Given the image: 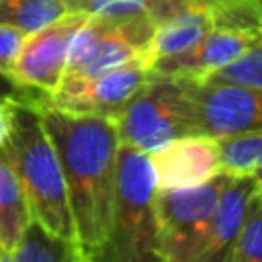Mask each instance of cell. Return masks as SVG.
Wrapping results in <instances>:
<instances>
[{
    "label": "cell",
    "instance_id": "cell-1",
    "mask_svg": "<svg viewBox=\"0 0 262 262\" xmlns=\"http://www.w3.org/2000/svg\"><path fill=\"white\" fill-rule=\"evenodd\" d=\"M27 96L39 111L41 123L55 147L76 244L88 256L102 244L111 221L119 156L115 121L49 106L41 100L43 94L37 92H27Z\"/></svg>",
    "mask_w": 262,
    "mask_h": 262
},
{
    "label": "cell",
    "instance_id": "cell-2",
    "mask_svg": "<svg viewBox=\"0 0 262 262\" xmlns=\"http://www.w3.org/2000/svg\"><path fill=\"white\" fill-rule=\"evenodd\" d=\"M0 154L25 192L31 219L49 233L76 242L68 190L55 147L41 123L39 111L25 90L18 94L14 125Z\"/></svg>",
    "mask_w": 262,
    "mask_h": 262
},
{
    "label": "cell",
    "instance_id": "cell-3",
    "mask_svg": "<svg viewBox=\"0 0 262 262\" xmlns=\"http://www.w3.org/2000/svg\"><path fill=\"white\" fill-rule=\"evenodd\" d=\"M156 188L149 158L135 147L119 143L111 221L102 244L86 256L88 262H164Z\"/></svg>",
    "mask_w": 262,
    "mask_h": 262
},
{
    "label": "cell",
    "instance_id": "cell-4",
    "mask_svg": "<svg viewBox=\"0 0 262 262\" xmlns=\"http://www.w3.org/2000/svg\"><path fill=\"white\" fill-rule=\"evenodd\" d=\"M119 143L149 156L172 139L199 135L190 78L149 72L115 119Z\"/></svg>",
    "mask_w": 262,
    "mask_h": 262
},
{
    "label": "cell",
    "instance_id": "cell-5",
    "mask_svg": "<svg viewBox=\"0 0 262 262\" xmlns=\"http://www.w3.org/2000/svg\"><path fill=\"white\" fill-rule=\"evenodd\" d=\"M154 33L156 20L151 16L102 18L88 14L72 41L61 82L86 80L141 55L151 57Z\"/></svg>",
    "mask_w": 262,
    "mask_h": 262
},
{
    "label": "cell",
    "instance_id": "cell-6",
    "mask_svg": "<svg viewBox=\"0 0 262 262\" xmlns=\"http://www.w3.org/2000/svg\"><path fill=\"white\" fill-rule=\"evenodd\" d=\"M231 174L219 172L190 188H156L160 250L164 262H188L201 246Z\"/></svg>",
    "mask_w": 262,
    "mask_h": 262
},
{
    "label": "cell",
    "instance_id": "cell-7",
    "mask_svg": "<svg viewBox=\"0 0 262 262\" xmlns=\"http://www.w3.org/2000/svg\"><path fill=\"white\" fill-rule=\"evenodd\" d=\"M151 72V57L141 55L119 68L102 72L86 80H68L57 86L49 96H41L49 106L78 113L117 119L131 96L141 88Z\"/></svg>",
    "mask_w": 262,
    "mask_h": 262
},
{
    "label": "cell",
    "instance_id": "cell-8",
    "mask_svg": "<svg viewBox=\"0 0 262 262\" xmlns=\"http://www.w3.org/2000/svg\"><path fill=\"white\" fill-rule=\"evenodd\" d=\"M88 14L82 10H70L51 25L29 35L16 63L12 70V84L20 90L37 92L49 96L57 90L72 41L80 27L86 23Z\"/></svg>",
    "mask_w": 262,
    "mask_h": 262
},
{
    "label": "cell",
    "instance_id": "cell-9",
    "mask_svg": "<svg viewBox=\"0 0 262 262\" xmlns=\"http://www.w3.org/2000/svg\"><path fill=\"white\" fill-rule=\"evenodd\" d=\"M199 135L213 139L262 129V86L190 80Z\"/></svg>",
    "mask_w": 262,
    "mask_h": 262
},
{
    "label": "cell",
    "instance_id": "cell-10",
    "mask_svg": "<svg viewBox=\"0 0 262 262\" xmlns=\"http://www.w3.org/2000/svg\"><path fill=\"white\" fill-rule=\"evenodd\" d=\"M260 37H262V25L260 27L215 25L192 47L180 53L156 59L151 63V72L190 78V80H205L217 70L231 63L237 55H242L248 47H252Z\"/></svg>",
    "mask_w": 262,
    "mask_h": 262
},
{
    "label": "cell",
    "instance_id": "cell-11",
    "mask_svg": "<svg viewBox=\"0 0 262 262\" xmlns=\"http://www.w3.org/2000/svg\"><path fill=\"white\" fill-rule=\"evenodd\" d=\"M158 188H190L221 172L219 143L207 135L172 139L149 156Z\"/></svg>",
    "mask_w": 262,
    "mask_h": 262
},
{
    "label": "cell",
    "instance_id": "cell-12",
    "mask_svg": "<svg viewBox=\"0 0 262 262\" xmlns=\"http://www.w3.org/2000/svg\"><path fill=\"white\" fill-rule=\"evenodd\" d=\"M256 192L258 184L252 174L231 176L201 246L188 262H227Z\"/></svg>",
    "mask_w": 262,
    "mask_h": 262
},
{
    "label": "cell",
    "instance_id": "cell-13",
    "mask_svg": "<svg viewBox=\"0 0 262 262\" xmlns=\"http://www.w3.org/2000/svg\"><path fill=\"white\" fill-rule=\"evenodd\" d=\"M215 27V16L209 6L186 4L176 12L168 14L156 25L151 39V63L160 57H168L192 47Z\"/></svg>",
    "mask_w": 262,
    "mask_h": 262
},
{
    "label": "cell",
    "instance_id": "cell-14",
    "mask_svg": "<svg viewBox=\"0 0 262 262\" xmlns=\"http://www.w3.org/2000/svg\"><path fill=\"white\" fill-rule=\"evenodd\" d=\"M31 221L25 192L0 154V252L12 254Z\"/></svg>",
    "mask_w": 262,
    "mask_h": 262
},
{
    "label": "cell",
    "instance_id": "cell-15",
    "mask_svg": "<svg viewBox=\"0 0 262 262\" xmlns=\"http://www.w3.org/2000/svg\"><path fill=\"white\" fill-rule=\"evenodd\" d=\"M12 256L14 262H88L74 239L53 235L35 221L25 229Z\"/></svg>",
    "mask_w": 262,
    "mask_h": 262
},
{
    "label": "cell",
    "instance_id": "cell-16",
    "mask_svg": "<svg viewBox=\"0 0 262 262\" xmlns=\"http://www.w3.org/2000/svg\"><path fill=\"white\" fill-rule=\"evenodd\" d=\"M194 4L190 0H82L76 10H82L90 16L102 18H133V16H151L156 25L178 8Z\"/></svg>",
    "mask_w": 262,
    "mask_h": 262
},
{
    "label": "cell",
    "instance_id": "cell-17",
    "mask_svg": "<svg viewBox=\"0 0 262 262\" xmlns=\"http://www.w3.org/2000/svg\"><path fill=\"white\" fill-rule=\"evenodd\" d=\"M70 12L61 0H0V23L12 25L29 35Z\"/></svg>",
    "mask_w": 262,
    "mask_h": 262
},
{
    "label": "cell",
    "instance_id": "cell-18",
    "mask_svg": "<svg viewBox=\"0 0 262 262\" xmlns=\"http://www.w3.org/2000/svg\"><path fill=\"white\" fill-rule=\"evenodd\" d=\"M221 172L239 176L262 166V129L217 139Z\"/></svg>",
    "mask_w": 262,
    "mask_h": 262
},
{
    "label": "cell",
    "instance_id": "cell-19",
    "mask_svg": "<svg viewBox=\"0 0 262 262\" xmlns=\"http://www.w3.org/2000/svg\"><path fill=\"white\" fill-rule=\"evenodd\" d=\"M227 262H262V194H254L250 211Z\"/></svg>",
    "mask_w": 262,
    "mask_h": 262
},
{
    "label": "cell",
    "instance_id": "cell-20",
    "mask_svg": "<svg viewBox=\"0 0 262 262\" xmlns=\"http://www.w3.org/2000/svg\"><path fill=\"white\" fill-rule=\"evenodd\" d=\"M27 39H29V33H25L12 25L0 23V74L4 78H8V80L12 78L14 63L18 59Z\"/></svg>",
    "mask_w": 262,
    "mask_h": 262
},
{
    "label": "cell",
    "instance_id": "cell-21",
    "mask_svg": "<svg viewBox=\"0 0 262 262\" xmlns=\"http://www.w3.org/2000/svg\"><path fill=\"white\" fill-rule=\"evenodd\" d=\"M18 94H20V88L12 94L0 96V149L4 147V143L10 137V131L14 125V115H16V104H18Z\"/></svg>",
    "mask_w": 262,
    "mask_h": 262
},
{
    "label": "cell",
    "instance_id": "cell-22",
    "mask_svg": "<svg viewBox=\"0 0 262 262\" xmlns=\"http://www.w3.org/2000/svg\"><path fill=\"white\" fill-rule=\"evenodd\" d=\"M194 4H203V6H209L211 10H217V8H223V6H231V4H242V2H250V0H190Z\"/></svg>",
    "mask_w": 262,
    "mask_h": 262
},
{
    "label": "cell",
    "instance_id": "cell-23",
    "mask_svg": "<svg viewBox=\"0 0 262 262\" xmlns=\"http://www.w3.org/2000/svg\"><path fill=\"white\" fill-rule=\"evenodd\" d=\"M18 88L8 80V78H4L2 74H0V96H6V94H12V92H16Z\"/></svg>",
    "mask_w": 262,
    "mask_h": 262
},
{
    "label": "cell",
    "instance_id": "cell-24",
    "mask_svg": "<svg viewBox=\"0 0 262 262\" xmlns=\"http://www.w3.org/2000/svg\"><path fill=\"white\" fill-rule=\"evenodd\" d=\"M252 176H254V180H256V184H258V190H260V194H262V166L256 168V170L252 172Z\"/></svg>",
    "mask_w": 262,
    "mask_h": 262
},
{
    "label": "cell",
    "instance_id": "cell-25",
    "mask_svg": "<svg viewBox=\"0 0 262 262\" xmlns=\"http://www.w3.org/2000/svg\"><path fill=\"white\" fill-rule=\"evenodd\" d=\"M0 262H14V256L10 252H0Z\"/></svg>",
    "mask_w": 262,
    "mask_h": 262
},
{
    "label": "cell",
    "instance_id": "cell-26",
    "mask_svg": "<svg viewBox=\"0 0 262 262\" xmlns=\"http://www.w3.org/2000/svg\"><path fill=\"white\" fill-rule=\"evenodd\" d=\"M61 2H63V4H66L70 10H76V8H78V4H80L82 0H61Z\"/></svg>",
    "mask_w": 262,
    "mask_h": 262
},
{
    "label": "cell",
    "instance_id": "cell-27",
    "mask_svg": "<svg viewBox=\"0 0 262 262\" xmlns=\"http://www.w3.org/2000/svg\"><path fill=\"white\" fill-rule=\"evenodd\" d=\"M254 4H256L258 12H260V16H262V0H254Z\"/></svg>",
    "mask_w": 262,
    "mask_h": 262
}]
</instances>
